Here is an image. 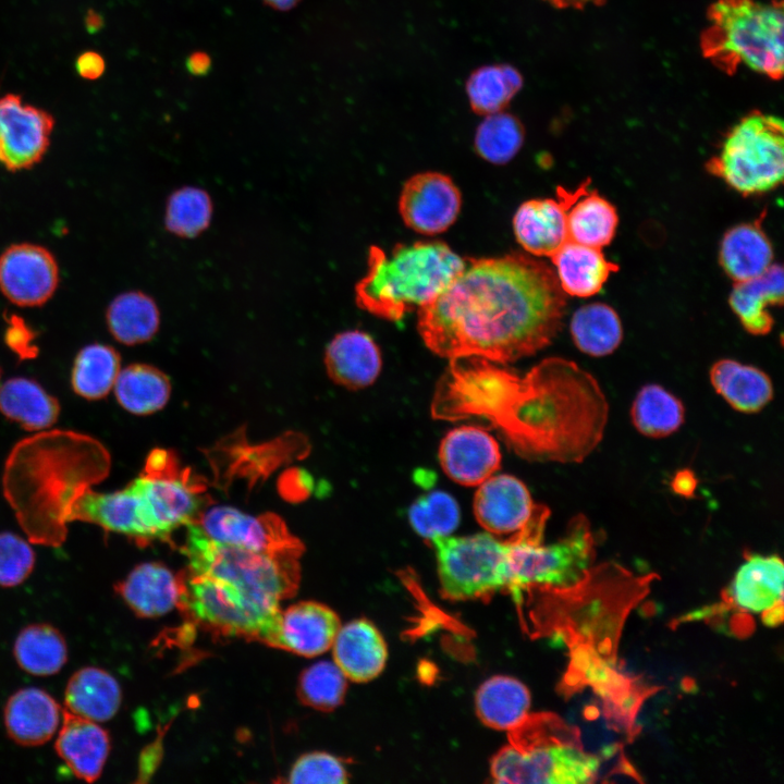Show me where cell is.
<instances>
[{
  "mask_svg": "<svg viewBox=\"0 0 784 784\" xmlns=\"http://www.w3.org/2000/svg\"><path fill=\"white\" fill-rule=\"evenodd\" d=\"M430 409L434 419L487 422L530 462H583L601 442L609 418L597 379L561 357L524 375L478 356L451 359Z\"/></svg>",
  "mask_w": 784,
  "mask_h": 784,
  "instance_id": "cell-1",
  "label": "cell"
},
{
  "mask_svg": "<svg viewBox=\"0 0 784 784\" xmlns=\"http://www.w3.org/2000/svg\"><path fill=\"white\" fill-rule=\"evenodd\" d=\"M565 293L555 271L525 254L470 258L418 311V332L434 354L505 364L537 353L562 328Z\"/></svg>",
  "mask_w": 784,
  "mask_h": 784,
  "instance_id": "cell-2",
  "label": "cell"
},
{
  "mask_svg": "<svg viewBox=\"0 0 784 784\" xmlns=\"http://www.w3.org/2000/svg\"><path fill=\"white\" fill-rule=\"evenodd\" d=\"M111 457L91 436L48 430L19 441L2 476L3 495L30 542L59 547L77 498L108 477Z\"/></svg>",
  "mask_w": 784,
  "mask_h": 784,
  "instance_id": "cell-3",
  "label": "cell"
},
{
  "mask_svg": "<svg viewBox=\"0 0 784 784\" xmlns=\"http://www.w3.org/2000/svg\"><path fill=\"white\" fill-rule=\"evenodd\" d=\"M466 260L441 241L399 243L388 255L370 246L367 274L356 285L362 309L400 321L442 293L465 268Z\"/></svg>",
  "mask_w": 784,
  "mask_h": 784,
  "instance_id": "cell-4",
  "label": "cell"
},
{
  "mask_svg": "<svg viewBox=\"0 0 784 784\" xmlns=\"http://www.w3.org/2000/svg\"><path fill=\"white\" fill-rule=\"evenodd\" d=\"M700 35L703 57L733 75L744 65L771 79L783 75V2L715 0Z\"/></svg>",
  "mask_w": 784,
  "mask_h": 784,
  "instance_id": "cell-5",
  "label": "cell"
},
{
  "mask_svg": "<svg viewBox=\"0 0 784 784\" xmlns=\"http://www.w3.org/2000/svg\"><path fill=\"white\" fill-rule=\"evenodd\" d=\"M524 742L514 740L492 758L495 783L579 784L596 782L600 757L585 751L579 732L558 716L534 715L516 727Z\"/></svg>",
  "mask_w": 784,
  "mask_h": 784,
  "instance_id": "cell-6",
  "label": "cell"
},
{
  "mask_svg": "<svg viewBox=\"0 0 784 784\" xmlns=\"http://www.w3.org/2000/svg\"><path fill=\"white\" fill-rule=\"evenodd\" d=\"M706 169L743 196L773 191L783 181V121L758 110L749 112L726 133Z\"/></svg>",
  "mask_w": 784,
  "mask_h": 784,
  "instance_id": "cell-7",
  "label": "cell"
},
{
  "mask_svg": "<svg viewBox=\"0 0 784 784\" xmlns=\"http://www.w3.org/2000/svg\"><path fill=\"white\" fill-rule=\"evenodd\" d=\"M507 588L520 598L527 587L564 590L579 584L592 566L596 538L584 514L574 516L565 535L554 543L514 537L507 541Z\"/></svg>",
  "mask_w": 784,
  "mask_h": 784,
  "instance_id": "cell-8",
  "label": "cell"
},
{
  "mask_svg": "<svg viewBox=\"0 0 784 784\" xmlns=\"http://www.w3.org/2000/svg\"><path fill=\"white\" fill-rule=\"evenodd\" d=\"M183 548L187 569L242 584L278 601L293 597L298 588V559L275 558L209 539L200 527L186 525Z\"/></svg>",
  "mask_w": 784,
  "mask_h": 784,
  "instance_id": "cell-9",
  "label": "cell"
},
{
  "mask_svg": "<svg viewBox=\"0 0 784 784\" xmlns=\"http://www.w3.org/2000/svg\"><path fill=\"white\" fill-rule=\"evenodd\" d=\"M436 551L442 595L453 601L476 599L507 588V541L490 532L429 541Z\"/></svg>",
  "mask_w": 784,
  "mask_h": 784,
  "instance_id": "cell-10",
  "label": "cell"
},
{
  "mask_svg": "<svg viewBox=\"0 0 784 784\" xmlns=\"http://www.w3.org/2000/svg\"><path fill=\"white\" fill-rule=\"evenodd\" d=\"M170 463L169 453L155 450L135 478L156 540H168L179 527L195 523L205 504L200 488L189 478L168 471Z\"/></svg>",
  "mask_w": 784,
  "mask_h": 784,
  "instance_id": "cell-11",
  "label": "cell"
},
{
  "mask_svg": "<svg viewBox=\"0 0 784 784\" xmlns=\"http://www.w3.org/2000/svg\"><path fill=\"white\" fill-rule=\"evenodd\" d=\"M211 540L275 558L299 559L304 544L275 514L253 516L232 506H212L195 522Z\"/></svg>",
  "mask_w": 784,
  "mask_h": 784,
  "instance_id": "cell-12",
  "label": "cell"
},
{
  "mask_svg": "<svg viewBox=\"0 0 784 784\" xmlns=\"http://www.w3.org/2000/svg\"><path fill=\"white\" fill-rule=\"evenodd\" d=\"M53 115L25 102L21 95H0V164L10 172L28 170L47 154Z\"/></svg>",
  "mask_w": 784,
  "mask_h": 784,
  "instance_id": "cell-13",
  "label": "cell"
},
{
  "mask_svg": "<svg viewBox=\"0 0 784 784\" xmlns=\"http://www.w3.org/2000/svg\"><path fill=\"white\" fill-rule=\"evenodd\" d=\"M341 627L339 615L317 601H299L279 609L256 637V641L302 657L328 651Z\"/></svg>",
  "mask_w": 784,
  "mask_h": 784,
  "instance_id": "cell-14",
  "label": "cell"
},
{
  "mask_svg": "<svg viewBox=\"0 0 784 784\" xmlns=\"http://www.w3.org/2000/svg\"><path fill=\"white\" fill-rule=\"evenodd\" d=\"M474 513L488 532L514 536L544 528L550 510L534 502L527 487L511 475L491 476L479 485Z\"/></svg>",
  "mask_w": 784,
  "mask_h": 784,
  "instance_id": "cell-15",
  "label": "cell"
},
{
  "mask_svg": "<svg viewBox=\"0 0 784 784\" xmlns=\"http://www.w3.org/2000/svg\"><path fill=\"white\" fill-rule=\"evenodd\" d=\"M60 269L54 255L35 243H14L0 254V292L19 307H39L56 293Z\"/></svg>",
  "mask_w": 784,
  "mask_h": 784,
  "instance_id": "cell-16",
  "label": "cell"
},
{
  "mask_svg": "<svg viewBox=\"0 0 784 784\" xmlns=\"http://www.w3.org/2000/svg\"><path fill=\"white\" fill-rule=\"evenodd\" d=\"M461 205L460 189L450 176L439 172H422L413 175L404 184L399 210L409 229L434 235L455 222Z\"/></svg>",
  "mask_w": 784,
  "mask_h": 784,
  "instance_id": "cell-17",
  "label": "cell"
},
{
  "mask_svg": "<svg viewBox=\"0 0 784 784\" xmlns=\"http://www.w3.org/2000/svg\"><path fill=\"white\" fill-rule=\"evenodd\" d=\"M74 520L96 524L105 531L124 535L138 544L154 540L135 479L114 492L85 490L71 509L69 523Z\"/></svg>",
  "mask_w": 784,
  "mask_h": 784,
  "instance_id": "cell-18",
  "label": "cell"
},
{
  "mask_svg": "<svg viewBox=\"0 0 784 784\" xmlns=\"http://www.w3.org/2000/svg\"><path fill=\"white\" fill-rule=\"evenodd\" d=\"M558 187L556 198L530 199L523 203L513 218L517 242L531 255L551 257L567 241V208L581 192Z\"/></svg>",
  "mask_w": 784,
  "mask_h": 784,
  "instance_id": "cell-19",
  "label": "cell"
},
{
  "mask_svg": "<svg viewBox=\"0 0 784 784\" xmlns=\"http://www.w3.org/2000/svg\"><path fill=\"white\" fill-rule=\"evenodd\" d=\"M439 461L444 473L460 485L479 486L501 465L495 439L475 426H462L449 431L439 448Z\"/></svg>",
  "mask_w": 784,
  "mask_h": 784,
  "instance_id": "cell-20",
  "label": "cell"
},
{
  "mask_svg": "<svg viewBox=\"0 0 784 784\" xmlns=\"http://www.w3.org/2000/svg\"><path fill=\"white\" fill-rule=\"evenodd\" d=\"M784 565L780 556L750 554L724 593L721 610L735 609L761 616L783 605Z\"/></svg>",
  "mask_w": 784,
  "mask_h": 784,
  "instance_id": "cell-21",
  "label": "cell"
},
{
  "mask_svg": "<svg viewBox=\"0 0 784 784\" xmlns=\"http://www.w3.org/2000/svg\"><path fill=\"white\" fill-rule=\"evenodd\" d=\"M114 590L137 616L154 618L179 608L182 586L180 575L166 565L146 562L115 584Z\"/></svg>",
  "mask_w": 784,
  "mask_h": 784,
  "instance_id": "cell-22",
  "label": "cell"
},
{
  "mask_svg": "<svg viewBox=\"0 0 784 784\" xmlns=\"http://www.w3.org/2000/svg\"><path fill=\"white\" fill-rule=\"evenodd\" d=\"M332 654L333 662L347 679L366 683L383 671L388 648L370 621L357 618L340 627L332 644Z\"/></svg>",
  "mask_w": 784,
  "mask_h": 784,
  "instance_id": "cell-23",
  "label": "cell"
},
{
  "mask_svg": "<svg viewBox=\"0 0 784 784\" xmlns=\"http://www.w3.org/2000/svg\"><path fill=\"white\" fill-rule=\"evenodd\" d=\"M62 713L56 750L74 775L95 782L101 775L110 751L109 735L97 722L65 709Z\"/></svg>",
  "mask_w": 784,
  "mask_h": 784,
  "instance_id": "cell-24",
  "label": "cell"
},
{
  "mask_svg": "<svg viewBox=\"0 0 784 784\" xmlns=\"http://www.w3.org/2000/svg\"><path fill=\"white\" fill-rule=\"evenodd\" d=\"M324 365L333 382L358 390L376 381L382 360L380 350L369 334L351 330L331 340L326 348Z\"/></svg>",
  "mask_w": 784,
  "mask_h": 784,
  "instance_id": "cell-25",
  "label": "cell"
},
{
  "mask_svg": "<svg viewBox=\"0 0 784 784\" xmlns=\"http://www.w3.org/2000/svg\"><path fill=\"white\" fill-rule=\"evenodd\" d=\"M63 710L45 690L36 687L14 693L4 707L9 736L23 746H39L56 733Z\"/></svg>",
  "mask_w": 784,
  "mask_h": 784,
  "instance_id": "cell-26",
  "label": "cell"
},
{
  "mask_svg": "<svg viewBox=\"0 0 784 784\" xmlns=\"http://www.w3.org/2000/svg\"><path fill=\"white\" fill-rule=\"evenodd\" d=\"M783 281L782 266L772 264L760 275L734 283L728 302L746 331L764 335L772 330L769 307L782 305Z\"/></svg>",
  "mask_w": 784,
  "mask_h": 784,
  "instance_id": "cell-27",
  "label": "cell"
},
{
  "mask_svg": "<svg viewBox=\"0 0 784 784\" xmlns=\"http://www.w3.org/2000/svg\"><path fill=\"white\" fill-rule=\"evenodd\" d=\"M763 218L764 212L731 228L721 241L719 261L734 283L756 278L772 265L773 248L761 226Z\"/></svg>",
  "mask_w": 784,
  "mask_h": 784,
  "instance_id": "cell-28",
  "label": "cell"
},
{
  "mask_svg": "<svg viewBox=\"0 0 784 784\" xmlns=\"http://www.w3.org/2000/svg\"><path fill=\"white\" fill-rule=\"evenodd\" d=\"M555 273L565 294L589 297L599 293L618 266L607 260L601 248L567 241L551 256Z\"/></svg>",
  "mask_w": 784,
  "mask_h": 784,
  "instance_id": "cell-29",
  "label": "cell"
},
{
  "mask_svg": "<svg viewBox=\"0 0 784 784\" xmlns=\"http://www.w3.org/2000/svg\"><path fill=\"white\" fill-rule=\"evenodd\" d=\"M122 691L107 671L87 666L76 671L65 688V710L94 722H106L118 712Z\"/></svg>",
  "mask_w": 784,
  "mask_h": 784,
  "instance_id": "cell-30",
  "label": "cell"
},
{
  "mask_svg": "<svg viewBox=\"0 0 784 784\" xmlns=\"http://www.w3.org/2000/svg\"><path fill=\"white\" fill-rule=\"evenodd\" d=\"M475 708L485 725L511 732L528 718L530 693L520 681L497 675L479 686Z\"/></svg>",
  "mask_w": 784,
  "mask_h": 784,
  "instance_id": "cell-31",
  "label": "cell"
},
{
  "mask_svg": "<svg viewBox=\"0 0 784 784\" xmlns=\"http://www.w3.org/2000/svg\"><path fill=\"white\" fill-rule=\"evenodd\" d=\"M710 381L716 393L742 413H757L773 397L772 381L765 372L733 359L714 363Z\"/></svg>",
  "mask_w": 784,
  "mask_h": 784,
  "instance_id": "cell-32",
  "label": "cell"
},
{
  "mask_svg": "<svg viewBox=\"0 0 784 784\" xmlns=\"http://www.w3.org/2000/svg\"><path fill=\"white\" fill-rule=\"evenodd\" d=\"M0 413L25 430L40 431L57 422L60 404L35 380L15 377L0 387Z\"/></svg>",
  "mask_w": 784,
  "mask_h": 784,
  "instance_id": "cell-33",
  "label": "cell"
},
{
  "mask_svg": "<svg viewBox=\"0 0 784 784\" xmlns=\"http://www.w3.org/2000/svg\"><path fill=\"white\" fill-rule=\"evenodd\" d=\"M586 181L581 192L567 208L568 241L602 248L613 240L618 216L615 207L596 191H589Z\"/></svg>",
  "mask_w": 784,
  "mask_h": 784,
  "instance_id": "cell-34",
  "label": "cell"
},
{
  "mask_svg": "<svg viewBox=\"0 0 784 784\" xmlns=\"http://www.w3.org/2000/svg\"><path fill=\"white\" fill-rule=\"evenodd\" d=\"M114 394L125 411L135 415H149L166 406L171 394V383L158 368L132 364L120 370Z\"/></svg>",
  "mask_w": 784,
  "mask_h": 784,
  "instance_id": "cell-35",
  "label": "cell"
},
{
  "mask_svg": "<svg viewBox=\"0 0 784 784\" xmlns=\"http://www.w3.org/2000/svg\"><path fill=\"white\" fill-rule=\"evenodd\" d=\"M107 327L120 343L135 345L150 340L159 327L155 302L137 291L114 297L106 310Z\"/></svg>",
  "mask_w": 784,
  "mask_h": 784,
  "instance_id": "cell-36",
  "label": "cell"
},
{
  "mask_svg": "<svg viewBox=\"0 0 784 784\" xmlns=\"http://www.w3.org/2000/svg\"><path fill=\"white\" fill-rule=\"evenodd\" d=\"M569 327L578 350L593 357L613 353L623 339V328L617 313L603 303H592L578 308L571 319Z\"/></svg>",
  "mask_w": 784,
  "mask_h": 784,
  "instance_id": "cell-37",
  "label": "cell"
},
{
  "mask_svg": "<svg viewBox=\"0 0 784 784\" xmlns=\"http://www.w3.org/2000/svg\"><path fill=\"white\" fill-rule=\"evenodd\" d=\"M13 652L21 669L38 676L58 673L68 660L65 639L48 624L23 628L15 639Z\"/></svg>",
  "mask_w": 784,
  "mask_h": 784,
  "instance_id": "cell-38",
  "label": "cell"
},
{
  "mask_svg": "<svg viewBox=\"0 0 784 784\" xmlns=\"http://www.w3.org/2000/svg\"><path fill=\"white\" fill-rule=\"evenodd\" d=\"M121 370L119 353L110 345L93 343L77 353L71 372L74 392L83 399H103L114 387Z\"/></svg>",
  "mask_w": 784,
  "mask_h": 784,
  "instance_id": "cell-39",
  "label": "cell"
},
{
  "mask_svg": "<svg viewBox=\"0 0 784 784\" xmlns=\"http://www.w3.org/2000/svg\"><path fill=\"white\" fill-rule=\"evenodd\" d=\"M524 79L510 64H490L475 70L466 82V94L471 110L488 115L504 111L522 89Z\"/></svg>",
  "mask_w": 784,
  "mask_h": 784,
  "instance_id": "cell-40",
  "label": "cell"
},
{
  "mask_svg": "<svg viewBox=\"0 0 784 784\" xmlns=\"http://www.w3.org/2000/svg\"><path fill=\"white\" fill-rule=\"evenodd\" d=\"M682 402L659 384L644 385L630 409L635 428L650 438H664L675 432L684 421Z\"/></svg>",
  "mask_w": 784,
  "mask_h": 784,
  "instance_id": "cell-41",
  "label": "cell"
},
{
  "mask_svg": "<svg viewBox=\"0 0 784 784\" xmlns=\"http://www.w3.org/2000/svg\"><path fill=\"white\" fill-rule=\"evenodd\" d=\"M525 130L518 118L500 111L486 115L475 134V149L493 164L512 160L524 144Z\"/></svg>",
  "mask_w": 784,
  "mask_h": 784,
  "instance_id": "cell-42",
  "label": "cell"
},
{
  "mask_svg": "<svg viewBox=\"0 0 784 784\" xmlns=\"http://www.w3.org/2000/svg\"><path fill=\"white\" fill-rule=\"evenodd\" d=\"M347 678L330 661H319L305 669L297 682L298 700L306 707L322 712L333 711L343 703Z\"/></svg>",
  "mask_w": 784,
  "mask_h": 784,
  "instance_id": "cell-43",
  "label": "cell"
},
{
  "mask_svg": "<svg viewBox=\"0 0 784 784\" xmlns=\"http://www.w3.org/2000/svg\"><path fill=\"white\" fill-rule=\"evenodd\" d=\"M408 519L413 529L430 541L439 536L451 535L460 524L461 512L451 494L432 491L412 503Z\"/></svg>",
  "mask_w": 784,
  "mask_h": 784,
  "instance_id": "cell-44",
  "label": "cell"
},
{
  "mask_svg": "<svg viewBox=\"0 0 784 784\" xmlns=\"http://www.w3.org/2000/svg\"><path fill=\"white\" fill-rule=\"evenodd\" d=\"M211 217V201L207 193L185 187L169 199L166 223L170 231L181 236H193L203 231Z\"/></svg>",
  "mask_w": 784,
  "mask_h": 784,
  "instance_id": "cell-45",
  "label": "cell"
},
{
  "mask_svg": "<svg viewBox=\"0 0 784 784\" xmlns=\"http://www.w3.org/2000/svg\"><path fill=\"white\" fill-rule=\"evenodd\" d=\"M348 773L338 757L324 751L302 755L289 772V783L344 784Z\"/></svg>",
  "mask_w": 784,
  "mask_h": 784,
  "instance_id": "cell-46",
  "label": "cell"
},
{
  "mask_svg": "<svg viewBox=\"0 0 784 784\" xmlns=\"http://www.w3.org/2000/svg\"><path fill=\"white\" fill-rule=\"evenodd\" d=\"M35 552L22 537L0 532V586L13 587L22 584L35 565Z\"/></svg>",
  "mask_w": 784,
  "mask_h": 784,
  "instance_id": "cell-47",
  "label": "cell"
},
{
  "mask_svg": "<svg viewBox=\"0 0 784 784\" xmlns=\"http://www.w3.org/2000/svg\"><path fill=\"white\" fill-rule=\"evenodd\" d=\"M4 342L21 360L32 359L38 355L35 330L16 314L5 317Z\"/></svg>",
  "mask_w": 784,
  "mask_h": 784,
  "instance_id": "cell-48",
  "label": "cell"
},
{
  "mask_svg": "<svg viewBox=\"0 0 784 784\" xmlns=\"http://www.w3.org/2000/svg\"><path fill=\"white\" fill-rule=\"evenodd\" d=\"M75 70L82 78L97 79L105 73L106 61L100 53L87 50L77 56Z\"/></svg>",
  "mask_w": 784,
  "mask_h": 784,
  "instance_id": "cell-49",
  "label": "cell"
},
{
  "mask_svg": "<svg viewBox=\"0 0 784 784\" xmlns=\"http://www.w3.org/2000/svg\"><path fill=\"white\" fill-rule=\"evenodd\" d=\"M185 66L192 75L203 76L210 70L211 59L205 51H194L187 57Z\"/></svg>",
  "mask_w": 784,
  "mask_h": 784,
  "instance_id": "cell-50",
  "label": "cell"
},
{
  "mask_svg": "<svg viewBox=\"0 0 784 784\" xmlns=\"http://www.w3.org/2000/svg\"><path fill=\"white\" fill-rule=\"evenodd\" d=\"M558 9H584L589 5H602L605 0H543Z\"/></svg>",
  "mask_w": 784,
  "mask_h": 784,
  "instance_id": "cell-51",
  "label": "cell"
},
{
  "mask_svg": "<svg viewBox=\"0 0 784 784\" xmlns=\"http://www.w3.org/2000/svg\"><path fill=\"white\" fill-rule=\"evenodd\" d=\"M673 486L676 492L687 495L694 491L695 480L689 477V473H678Z\"/></svg>",
  "mask_w": 784,
  "mask_h": 784,
  "instance_id": "cell-52",
  "label": "cell"
},
{
  "mask_svg": "<svg viewBox=\"0 0 784 784\" xmlns=\"http://www.w3.org/2000/svg\"><path fill=\"white\" fill-rule=\"evenodd\" d=\"M267 7L279 12H287L295 7L302 0H261Z\"/></svg>",
  "mask_w": 784,
  "mask_h": 784,
  "instance_id": "cell-53",
  "label": "cell"
},
{
  "mask_svg": "<svg viewBox=\"0 0 784 784\" xmlns=\"http://www.w3.org/2000/svg\"><path fill=\"white\" fill-rule=\"evenodd\" d=\"M85 25L89 32H97L102 26V17L97 12L89 10L85 17Z\"/></svg>",
  "mask_w": 784,
  "mask_h": 784,
  "instance_id": "cell-54",
  "label": "cell"
},
{
  "mask_svg": "<svg viewBox=\"0 0 784 784\" xmlns=\"http://www.w3.org/2000/svg\"><path fill=\"white\" fill-rule=\"evenodd\" d=\"M0 377H1V370H0Z\"/></svg>",
  "mask_w": 784,
  "mask_h": 784,
  "instance_id": "cell-55",
  "label": "cell"
}]
</instances>
